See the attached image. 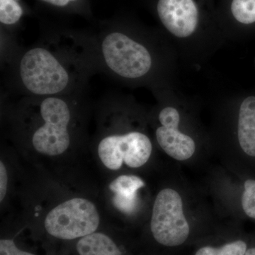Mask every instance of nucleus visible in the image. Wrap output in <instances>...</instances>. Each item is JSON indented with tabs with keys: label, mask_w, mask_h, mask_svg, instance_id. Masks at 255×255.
<instances>
[{
	"label": "nucleus",
	"mask_w": 255,
	"mask_h": 255,
	"mask_svg": "<svg viewBox=\"0 0 255 255\" xmlns=\"http://www.w3.org/2000/svg\"><path fill=\"white\" fill-rule=\"evenodd\" d=\"M4 56L10 88L18 97L83 94L97 71L91 35L72 30H50L30 46H11Z\"/></svg>",
	"instance_id": "1"
},
{
	"label": "nucleus",
	"mask_w": 255,
	"mask_h": 255,
	"mask_svg": "<svg viewBox=\"0 0 255 255\" xmlns=\"http://www.w3.org/2000/svg\"><path fill=\"white\" fill-rule=\"evenodd\" d=\"M83 94L21 97L34 115V127L30 140L36 152L48 156H58L66 152L71 145V127L74 106Z\"/></svg>",
	"instance_id": "2"
},
{
	"label": "nucleus",
	"mask_w": 255,
	"mask_h": 255,
	"mask_svg": "<svg viewBox=\"0 0 255 255\" xmlns=\"http://www.w3.org/2000/svg\"><path fill=\"white\" fill-rule=\"evenodd\" d=\"M91 36L97 70L125 80L140 79L150 73V51L112 20L104 23L98 33Z\"/></svg>",
	"instance_id": "3"
},
{
	"label": "nucleus",
	"mask_w": 255,
	"mask_h": 255,
	"mask_svg": "<svg viewBox=\"0 0 255 255\" xmlns=\"http://www.w3.org/2000/svg\"><path fill=\"white\" fill-rule=\"evenodd\" d=\"M100 223L98 210L92 201L74 198L52 209L45 219L44 226L53 237L74 240L95 233Z\"/></svg>",
	"instance_id": "4"
},
{
	"label": "nucleus",
	"mask_w": 255,
	"mask_h": 255,
	"mask_svg": "<svg viewBox=\"0 0 255 255\" xmlns=\"http://www.w3.org/2000/svg\"><path fill=\"white\" fill-rule=\"evenodd\" d=\"M150 229L155 241L162 246H179L187 241L190 228L177 191L168 188L159 191L152 208Z\"/></svg>",
	"instance_id": "5"
},
{
	"label": "nucleus",
	"mask_w": 255,
	"mask_h": 255,
	"mask_svg": "<svg viewBox=\"0 0 255 255\" xmlns=\"http://www.w3.org/2000/svg\"><path fill=\"white\" fill-rule=\"evenodd\" d=\"M152 145L150 138L141 132L111 133L102 137L97 152L107 169L119 170L124 163L131 168L142 167L150 159Z\"/></svg>",
	"instance_id": "6"
},
{
	"label": "nucleus",
	"mask_w": 255,
	"mask_h": 255,
	"mask_svg": "<svg viewBox=\"0 0 255 255\" xmlns=\"http://www.w3.org/2000/svg\"><path fill=\"white\" fill-rule=\"evenodd\" d=\"M161 127L156 130V138L159 146L169 156L177 160L190 158L196 150L194 140L178 130L180 116L173 107H166L158 117Z\"/></svg>",
	"instance_id": "7"
},
{
	"label": "nucleus",
	"mask_w": 255,
	"mask_h": 255,
	"mask_svg": "<svg viewBox=\"0 0 255 255\" xmlns=\"http://www.w3.org/2000/svg\"><path fill=\"white\" fill-rule=\"evenodd\" d=\"M157 12L164 27L179 38L190 36L197 27L198 9L194 0H159Z\"/></svg>",
	"instance_id": "8"
},
{
	"label": "nucleus",
	"mask_w": 255,
	"mask_h": 255,
	"mask_svg": "<svg viewBox=\"0 0 255 255\" xmlns=\"http://www.w3.org/2000/svg\"><path fill=\"white\" fill-rule=\"evenodd\" d=\"M145 186L141 178L135 175H121L116 178L110 185L114 207L123 214L133 213L137 204V192Z\"/></svg>",
	"instance_id": "9"
},
{
	"label": "nucleus",
	"mask_w": 255,
	"mask_h": 255,
	"mask_svg": "<svg viewBox=\"0 0 255 255\" xmlns=\"http://www.w3.org/2000/svg\"><path fill=\"white\" fill-rule=\"evenodd\" d=\"M238 140L247 155L255 157V97L243 101L238 118Z\"/></svg>",
	"instance_id": "10"
},
{
	"label": "nucleus",
	"mask_w": 255,
	"mask_h": 255,
	"mask_svg": "<svg viewBox=\"0 0 255 255\" xmlns=\"http://www.w3.org/2000/svg\"><path fill=\"white\" fill-rule=\"evenodd\" d=\"M77 251L80 255H123L113 240L102 233L80 238Z\"/></svg>",
	"instance_id": "11"
},
{
	"label": "nucleus",
	"mask_w": 255,
	"mask_h": 255,
	"mask_svg": "<svg viewBox=\"0 0 255 255\" xmlns=\"http://www.w3.org/2000/svg\"><path fill=\"white\" fill-rule=\"evenodd\" d=\"M21 0H0L1 32L9 34L20 26L26 12Z\"/></svg>",
	"instance_id": "12"
},
{
	"label": "nucleus",
	"mask_w": 255,
	"mask_h": 255,
	"mask_svg": "<svg viewBox=\"0 0 255 255\" xmlns=\"http://www.w3.org/2000/svg\"><path fill=\"white\" fill-rule=\"evenodd\" d=\"M50 9L64 14H77L92 17L90 0H37Z\"/></svg>",
	"instance_id": "13"
},
{
	"label": "nucleus",
	"mask_w": 255,
	"mask_h": 255,
	"mask_svg": "<svg viewBox=\"0 0 255 255\" xmlns=\"http://www.w3.org/2000/svg\"><path fill=\"white\" fill-rule=\"evenodd\" d=\"M231 11L237 21L244 24L255 22V0H233Z\"/></svg>",
	"instance_id": "14"
},
{
	"label": "nucleus",
	"mask_w": 255,
	"mask_h": 255,
	"mask_svg": "<svg viewBox=\"0 0 255 255\" xmlns=\"http://www.w3.org/2000/svg\"><path fill=\"white\" fill-rule=\"evenodd\" d=\"M247 251L246 243L244 241H237L219 248L204 247L196 252L195 255H245Z\"/></svg>",
	"instance_id": "15"
},
{
	"label": "nucleus",
	"mask_w": 255,
	"mask_h": 255,
	"mask_svg": "<svg viewBox=\"0 0 255 255\" xmlns=\"http://www.w3.org/2000/svg\"><path fill=\"white\" fill-rule=\"evenodd\" d=\"M242 196V206L248 217L255 219V180L248 179L244 184Z\"/></svg>",
	"instance_id": "16"
},
{
	"label": "nucleus",
	"mask_w": 255,
	"mask_h": 255,
	"mask_svg": "<svg viewBox=\"0 0 255 255\" xmlns=\"http://www.w3.org/2000/svg\"><path fill=\"white\" fill-rule=\"evenodd\" d=\"M0 255H35L18 249L13 240L1 239L0 241Z\"/></svg>",
	"instance_id": "17"
},
{
	"label": "nucleus",
	"mask_w": 255,
	"mask_h": 255,
	"mask_svg": "<svg viewBox=\"0 0 255 255\" xmlns=\"http://www.w3.org/2000/svg\"><path fill=\"white\" fill-rule=\"evenodd\" d=\"M8 187V174L5 164L0 162V201L4 200Z\"/></svg>",
	"instance_id": "18"
},
{
	"label": "nucleus",
	"mask_w": 255,
	"mask_h": 255,
	"mask_svg": "<svg viewBox=\"0 0 255 255\" xmlns=\"http://www.w3.org/2000/svg\"><path fill=\"white\" fill-rule=\"evenodd\" d=\"M245 255H255V248H251L247 251Z\"/></svg>",
	"instance_id": "19"
}]
</instances>
